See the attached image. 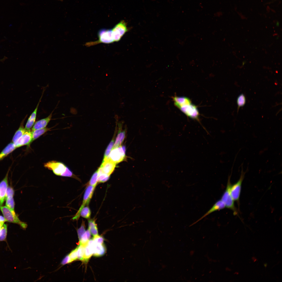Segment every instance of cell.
<instances>
[{
  "instance_id": "cell-1",
  "label": "cell",
  "mask_w": 282,
  "mask_h": 282,
  "mask_svg": "<svg viewBox=\"0 0 282 282\" xmlns=\"http://www.w3.org/2000/svg\"><path fill=\"white\" fill-rule=\"evenodd\" d=\"M0 210L6 221L17 224L23 229L25 230L27 228V224L20 220L15 211L11 210L6 206H0Z\"/></svg>"
},
{
  "instance_id": "cell-3",
  "label": "cell",
  "mask_w": 282,
  "mask_h": 282,
  "mask_svg": "<svg viewBox=\"0 0 282 282\" xmlns=\"http://www.w3.org/2000/svg\"><path fill=\"white\" fill-rule=\"evenodd\" d=\"M231 175L228 177L226 188L222 195L221 200L224 203L226 207L232 210L234 214L236 215L237 212L234 205V201L231 196L230 188L231 185L230 181Z\"/></svg>"
},
{
  "instance_id": "cell-11",
  "label": "cell",
  "mask_w": 282,
  "mask_h": 282,
  "mask_svg": "<svg viewBox=\"0 0 282 282\" xmlns=\"http://www.w3.org/2000/svg\"><path fill=\"white\" fill-rule=\"evenodd\" d=\"M116 163L108 158L103 161L100 167L102 172L110 175L114 171Z\"/></svg>"
},
{
  "instance_id": "cell-42",
  "label": "cell",
  "mask_w": 282,
  "mask_h": 282,
  "mask_svg": "<svg viewBox=\"0 0 282 282\" xmlns=\"http://www.w3.org/2000/svg\"><path fill=\"white\" fill-rule=\"evenodd\" d=\"M57 0L60 1H62L63 0Z\"/></svg>"
},
{
  "instance_id": "cell-29",
  "label": "cell",
  "mask_w": 282,
  "mask_h": 282,
  "mask_svg": "<svg viewBox=\"0 0 282 282\" xmlns=\"http://www.w3.org/2000/svg\"><path fill=\"white\" fill-rule=\"evenodd\" d=\"M6 206L13 211H14L15 202L13 196H10L6 197Z\"/></svg>"
},
{
  "instance_id": "cell-39",
  "label": "cell",
  "mask_w": 282,
  "mask_h": 282,
  "mask_svg": "<svg viewBox=\"0 0 282 282\" xmlns=\"http://www.w3.org/2000/svg\"><path fill=\"white\" fill-rule=\"evenodd\" d=\"M4 222L0 221V232L2 227L3 225V224H4Z\"/></svg>"
},
{
  "instance_id": "cell-38",
  "label": "cell",
  "mask_w": 282,
  "mask_h": 282,
  "mask_svg": "<svg viewBox=\"0 0 282 282\" xmlns=\"http://www.w3.org/2000/svg\"><path fill=\"white\" fill-rule=\"evenodd\" d=\"M0 221H3L4 222L6 221L4 216H3L1 215H0Z\"/></svg>"
},
{
  "instance_id": "cell-23",
  "label": "cell",
  "mask_w": 282,
  "mask_h": 282,
  "mask_svg": "<svg viewBox=\"0 0 282 282\" xmlns=\"http://www.w3.org/2000/svg\"><path fill=\"white\" fill-rule=\"evenodd\" d=\"M20 126L15 133L12 140V142L14 143L24 134L26 130L24 128L23 124Z\"/></svg>"
},
{
  "instance_id": "cell-10",
  "label": "cell",
  "mask_w": 282,
  "mask_h": 282,
  "mask_svg": "<svg viewBox=\"0 0 282 282\" xmlns=\"http://www.w3.org/2000/svg\"><path fill=\"white\" fill-rule=\"evenodd\" d=\"M32 139L31 132L30 130H26L24 134L14 144L16 148L25 145L29 146L31 143Z\"/></svg>"
},
{
  "instance_id": "cell-14",
  "label": "cell",
  "mask_w": 282,
  "mask_h": 282,
  "mask_svg": "<svg viewBox=\"0 0 282 282\" xmlns=\"http://www.w3.org/2000/svg\"><path fill=\"white\" fill-rule=\"evenodd\" d=\"M53 111L47 117L40 119L35 122L32 127V131L46 127L51 119Z\"/></svg>"
},
{
  "instance_id": "cell-2",
  "label": "cell",
  "mask_w": 282,
  "mask_h": 282,
  "mask_svg": "<svg viewBox=\"0 0 282 282\" xmlns=\"http://www.w3.org/2000/svg\"><path fill=\"white\" fill-rule=\"evenodd\" d=\"M98 40L94 42H87L86 45L90 46L100 43L110 44L114 42L112 29H102L98 33Z\"/></svg>"
},
{
  "instance_id": "cell-12",
  "label": "cell",
  "mask_w": 282,
  "mask_h": 282,
  "mask_svg": "<svg viewBox=\"0 0 282 282\" xmlns=\"http://www.w3.org/2000/svg\"><path fill=\"white\" fill-rule=\"evenodd\" d=\"M8 171L4 178L0 182V206L3 204L5 199V195L8 187Z\"/></svg>"
},
{
  "instance_id": "cell-19",
  "label": "cell",
  "mask_w": 282,
  "mask_h": 282,
  "mask_svg": "<svg viewBox=\"0 0 282 282\" xmlns=\"http://www.w3.org/2000/svg\"><path fill=\"white\" fill-rule=\"evenodd\" d=\"M106 250L105 247L103 243L97 244L95 243L93 247V255L96 257L101 256L104 254Z\"/></svg>"
},
{
  "instance_id": "cell-8",
  "label": "cell",
  "mask_w": 282,
  "mask_h": 282,
  "mask_svg": "<svg viewBox=\"0 0 282 282\" xmlns=\"http://www.w3.org/2000/svg\"><path fill=\"white\" fill-rule=\"evenodd\" d=\"M44 166L51 170L56 175L61 176L65 171L67 166L63 163L55 161H49L45 163Z\"/></svg>"
},
{
  "instance_id": "cell-26",
  "label": "cell",
  "mask_w": 282,
  "mask_h": 282,
  "mask_svg": "<svg viewBox=\"0 0 282 282\" xmlns=\"http://www.w3.org/2000/svg\"><path fill=\"white\" fill-rule=\"evenodd\" d=\"M7 225L4 224L2 226L0 232V241H7Z\"/></svg>"
},
{
  "instance_id": "cell-5",
  "label": "cell",
  "mask_w": 282,
  "mask_h": 282,
  "mask_svg": "<svg viewBox=\"0 0 282 282\" xmlns=\"http://www.w3.org/2000/svg\"><path fill=\"white\" fill-rule=\"evenodd\" d=\"M188 117L199 121V113L197 107L192 103L178 108Z\"/></svg>"
},
{
  "instance_id": "cell-34",
  "label": "cell",
  "mask_w": 282,
  "mask_h": 282,
  "mask_svg": "<svg viewBox=\"0 0 282 282\" xmlns=\"http://www.w3.org/2000/svg\"><path fill=\"white\" fill-rule=\"evenodd\" d=\"M85 231V221L83 220L80 227L77 230V233L79 239Z\"/></svg>"
},
{
  "instance_id": "cell-24",
  "label": "cell",
  "mask_w": 282,
  "mask_h": 282,
  "mask_svg": "<svg viewBox=\"0 0 282 282\" xmlns=\"http://www.w3.org/2000/svg\"><path fill=\"white\" fill-rule=\"evenodd\" d=\"M86 245H83L79 244V245L78 246L77 250V259L82 261H83L84 260L85 247Z\"/></svg>"
},
{
  "instance_id": "cell-25",
  "label": "cell",
  "mask_w": 282,
  "mask_h": 282,
  "mask_svg": "<svg viewBox=\"0 0 282 282\" xmlns=\"http://www.w3.org/2000/svg\"><path fill=\"white\" fill-rule=\"evenodd\" d=\"M98 182L103 183L109 179L110 175L103 173L100 168L98 170Z\"/></svg>"
},
{
  "instance_id": "cell-41",
  "label": "cell",
  "mask_w": 282,
  "mask_h": 282,
  "mask_svg": "<svg viewBox=\"0 0 282 282\" xmlns=\"http://www.w3.org/2000/svg\"><path fill=\"white\" fill-rule=\"evenodd\" d=\"M279 23L278 22H277V26H278V25H279Z\"/></svg>"
},
{
  "instance_id": "cell-22",
  "label": "cell",
  "mask_w": 282,
  "mask_h": 282,
  "mask_svg": "<svg viewBox=\"0 0 282 282\" xmlns=\"http://www.w3.org/2000/svg\"><path fill=\"white\" fill-rule=\"evenodd\" d=\"M88 229L91 234L93 236L98 234V230L95 220L94 219H90L88 220Z\"/></svg>"
},
{
  "instance_id": "cell-36",
  "label": "cell",
  "mask_w": 282,
  "mask_h": 282,
  "mask_svg": "<svg viewBox=\"0 0 282 282\" xmlns=\"http://www.w3.org/2000/svg\"><path fill=\"white\" fill-rule=\"evenodd\" d=\"M14 194V191L13 188L11 186H8L6 191L5 198L13 196Z\"/></svg>"
},
{
  "instance_id": "cell-21",
  "label": "cell",
  "mask_w": 282,
  "mask_h": 282,
  "mask_svg": "<svg viewBox=\"0 0 282 282\" xmlns=\"http://www.w3.org/2000/svg\"><path fill=\"white\" fill-rule=\"evenodd\" d=\"M50 130V128L45 127L32 131L31 132L32 139L31 143Z\"/></svg>"
},
{
  "instance_id": "cell-15",
  "label": "cell",
  "mask_w": 282,
  "mask_h": 282,
  "mask_svg": "<svg viewBox=\"0 0 282 282\" xmlns=\"http://www.w3.org/2000/svg\"><path fill=\"white\" fill-rule=\"evenodd\" d=\"M42 95L43 94L40 98L39 101L35 109L28 118L25 128V129L26 130H30L31 127L33 126L35 123L36 118L37 110Z\"/></svg>"
},
{
  "instance_id": "cell-27",
  "label": "cell",
  "mask_w": 282,
  "mask_h": 282,
  "mask_svg": "<svg viewBox=\"0 0 282 282\" xmlns=\"http://www.w3.org/2000/svg\"><path fill=\"white\" fill-rule=\"evenodd\" d=\"M91 214V211L88 206L84 207L81 209L80 213V216L83 218L88 219L89 218Z\"/></svg>"
},
{
  "instance_id": "cell-40",
  "label": "cell",
  "mask_w": 282,
  "mask_h": 282,
  "mask_svg": "<svg viewBox=\"0 0 282 282\" xmlns=\"http://www.w3.org/2000/svg\"><path fill=\"white\" fill-rule=\"evenodd\" d=\"M267 263H265L264 264V266L265 267H267Z\"/></svg>"
},
{
  "instance_id": "cell-20",
  "label": "cell",
  "mask_w": 282,
  "mask_h": 282,
  "mask_svg": "<svg viewBox=\"0 0 282 282\" xmlns=\"http://www.w3.org/2000/svg\"><path fill=\"white\" fill-rule=\"evenodd\" d=\"M16 149L13 142L9 144L0 153V161Z\"/></svg>"
},
{
  "instance_id": "cell-37",
  "label": "cell",
  "mask_w": 282,
  "mask_h": 282,
  "mask_svg": "<svg viewBox=\"0 0 282 282\" xmlns=\"http://www.w3.org/2000/svg\"><path fill=\"white\" fill-rule=\"evenodd\" d=\"M70 260L68 255H67L63 259L61 262V264L63 265L66 264L70 263Z\"/></svg>"
},
{
  "instance_id": "cell-13",
  "label": "cell",
  "mask_w": 282,
  "mask_h": 282,
  "mask_svg": "<svg viewBox=\"0 0 282 282\" xmlns=\"http://www.w3.org/2000/svg\"><path fill=\"white\" fill-rule=\"evenodd\" d=\"M226 207L224 203L221 200L216 201L212 207L204 215L196 222L202 220L203 218L210 214L213 212L217 210L223 209Z\"/></svg>"
},
{
  "instance_id": "cell-9",
  "label": "cell",
  "mask_w": 282,
  "mask_h": 282,
  "mask_svg": "<svg viewBox=\"0 0 282 282\" xmlns=\"http://www.w3.org/2000/svg\"><path fill=\"white\" fill-rule=\"evenodd\" d=\"M112 30L114 42L120 41L128 31L126 23L123 20L116 25Z\"/></svg>"
},
{
  "instance_id": "cell-6",
  "label": "cell",
  "mask_w": 282,
  "mask_h": 282,
  "mask_svg": "<svg viewBox=\"0 0 282 282\" xmlns=\"http://www.w3.org/2000/svg\"><path fill=\"white\" fill-rule=\"evenodd\" d=\"M95 187L90 185L86 187L82 203L79 209L74 216L72 218L73 220H78L79 218L80 213L81 209L85 205H88L93 195Z\"/></svg>"
},
{
  "instance_id": "cell-17",
  "label": "cell",
  "mask_w": 282,
  "mask_h": 282,
  "mask_svg": "<svg viewBox=\"0 0 282 282\" xmlns=\"http://www.w3.org/2000/svg\"><path fill=\"white\" fill-rule=\"evenodd\" d=\"M118 125L120 130H119L112 149L120 146L125 138V130L122 131L121 130L122 126V123H119Z\"/></svg>"
},
{
  "instance_id": "cell-33",
  "label": "cell",
  "mask_w": 282,
  "mask_h": 282,
  "mask_svg": "<svg viewBox=\"0 0 282 282\" xmlns=\"http://www.w3.org/2000/svg\"><path fill=\"white\" fill-rule=\"evenodd\" d=\"M61 176L72 177L78 180V178L76 177L73 173L72 172L67 166L65 171L61 175Z\"/></svg>"
},
{
  "instance_id": "cell-18",
  "label": "cell",
  "mask_w": 282,
  "mask_h": 282,
  "mask_svg": "<svg viewBox=\"0 0 282 282\" xmlns=\"http://www.w3.org/2000/svg\"><path fill=\"white\" fill-rule=\"evenodd\" d=\"M95 243H87L85 245L84 260L83 261L87 263L93 254V247Z\"/></svg>"
},
{
  "instance_id": "cell-28",
  "label": "cell",
  "mask_w": 282,
  "mask_h": 282,
  "mask_svg": "<svg viewBox=\"0 0 282 282\" xmlns=\"http://www.w3.org/2000/svg\"><path fill=\"white\" fill-rule=\"evenodd\" d=\"M98 175L97 170L92 175L89 182V185L96 187L98 183Z\"/></svg>"
},
{
  "instance_id": "cell-32",
  "label": "cell",
  "mask_w": 282,
  "mask_h": 282,
  "mask_svg": "<svg viewBox=\"0 0 282 282\" xmlns=\"http://www.w3.org/2000/svg\"><path fill=\"white\" fill-rule=\"evenodd\" d=\"M77 249L78 246L68 255L69 258L70 263L77 259Z\"/></svg>"
},
{
  "instance_id": "cell-4",
  "label": "cell",
  "mask_w": 282,
  "mask_h": 282,
  "mask_svg": "<svg viewBox=\"0 0 282 282\" xmlns=\"http://www.w3.org/2000/svg\"><path fill=\"white\" fill-rule=\"evenodd\" d=\"M246 172L243 171V165H242L241 173L239 179L236 183L231 186L230 193L234 201L238 202L239 200L242 184Z\"/></svg>"
},
{
  "instance_id": "cell-7",
  "label": "cell",
  "mask_w": 282,
  "mask_h": 282,
  "mask_svg": "<svg viewBox=\"0 0 282 282\" xmlns=\"http://www.w3.org/2000/svg\"><path fill=\"white\" fill-rule=\"evenodd\" d=\"M126 149L124 146H120L112 149L107 158H108L115 163H118L125 159Z\"/></svg>"
},
{
  "instance_id": "cell-30",
  "label": "cell",
  "mask_w": 282,
  "mask_h": 282,
  "mask_svg": "<svg viewBox=\"0 0 282 282\" xmlns=\"http://www.w3.org/2000/svg\"><path fill=\"white\" fill-rule=\"evenodd\" d=\"M246 102V99L245 96L243 94L240 95L238 97L237 100L238 105V109L244 106Z\"/></svg>"
},
{
  "instance_id": "cell-35",
  "label": "cell",
  "mask_w": 282,
  "mask_h": 282,
  "mask_svg": "<svg viewBox=\"0 0 282 282\" xmlns=\"http://www.w3.org/2000/svg\"><path fill=\"white\" fill-rule=\"evenodd\" d=\"M92 239L95 243L97 244H103L104 240L102 236L98 235L94 236Z\"/></svg>"
},
{
  "instance_id": "cell-31",
  "label": "cell",
  "mask_w": 282,
  "mask_h": 282,
  "mask_svg": "<svg viewBox=\"0 0 282 282\" xmlns=\"http://www.w3.org/2000/svg\"><path fill=\"white\" fill-rule=\"evenodd\" d=\"M114 139H113L110 142L108 146L105 151L103 161L105 160L107 158L110 151L112 150L114 144Z\"/></svg>"
},
{
  "instance_id": "cell-16",
  "label": "cell",
  "mask_w": 282,
  "mask_h": 282,
  "mask_svg": "<svg viewBox=\"0 0 282 282\" xmlns=\"http://www.w3.org/2000/svg\"><path fill=\"white\" fill-rule=\"evenodd\" d=\"M172 98L174 105L178 108L192 103L190 99L186 97L175 96Z\"/></svg>"
}]
</instances>
